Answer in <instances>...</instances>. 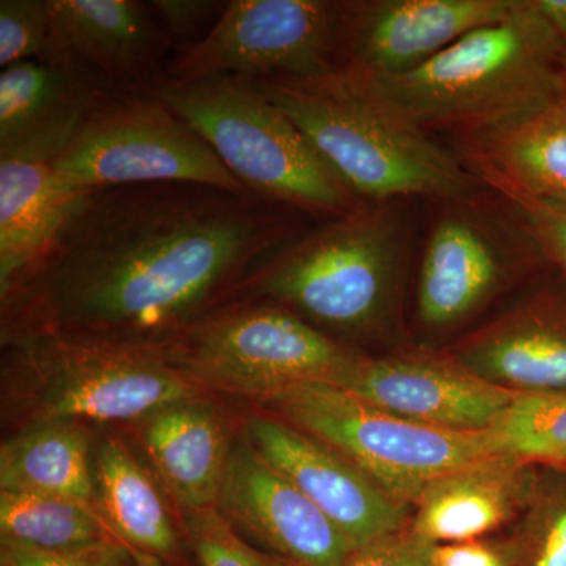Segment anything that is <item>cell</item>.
<instances>
[{
    "label": "cell",
    "mask_w": 566,
    "mask_h": 566,
    "mask_svg": "<svg viewBox=\"0 0 566 566\" xmlns=\"http://www.w3.org/2000/svg\"><path fill=\"white\" fill-rule=\"evenodd\" d=\"M303 211L251 192L153 182L88 192L2 296L3 344L59 337L159 349L308 232Z\"/></svg>",
    "instance_id": "cell-1"
},
{
    "label": "cell",
    "mask_w": 566,
    "mask_h": 566,
    "mask_svg": "<svg viewBox=\"0 0 566 566\" xmlns=\"http://www.w3.org/2000/svg\"><path fill=\"white\" fill-rule=\"evenodd\" d=\"M565 41L534 0H523L505 20L468 33L408 73L340 71L398 120L453 137L515 117L565 92Z\"/></svg>",
    "instance_id": "cell-2"
},
{
    "label": "cell",
    "mask_w": 566,
    "mask_h": 566,
    "mask_svg": "<svg viewBox=\"0 0 566 566\" xmlns=\"http://www.w3.org/2000/svg\"><path fill=\"white\" fill-rule=\"evenodd\" d=\"M365 203L442 202L485 188L455 151L382 109L340 70L252 80Z\"/></svg>",
    "instance_id": "cell-3"
},
{
    "label": "cell",
    "mask_w": 566,
    "mask_h": 566,
    "mask_svg": "<svg viewBox=\"0 0 566 566\" xmlns=\"http://www.w3.org/2000/svg\"><path fill=\"white\" fill-rule=\"evenodd\" d=\"M403 200L368 203L290 241L238 289L271 301L312 326L349 335L378 329L411 244Z\"/></svg>",
    "instance_id": "cell-4"
},
{
    "label": "cell",
    "mask_w": 566,
    "mask_h": 566,
    "mask_svg": "<svg viewBox=\"0 0 566 566\" xmlns=\"http://www.w3.org/2000/svg\"><path fill=\"white\" fill-rule=\"evenodd\" d=\"M145 95L196 129L253 196L312 218H344L365 203L251 77L164 80Z\"/></svg>",
    "instance_id": "cell-5"
},
{
    "label": "cell",
    "mask_w": 566,
    "mask_h": 566,
    "mask_svg": "<svg viewBox=\"0 0 566 566\" xmlns=\"http://www.w3.org/2000/svg\"><path fill=\"white\" fill-rule=\"evenodd\" d=\"M196 387L264 400L303 382H338L360 356L289 308L240 297L159 349Z\"/></svg>",
    "instance_id": "cell-6"
},
{
    "label": "cell",
    "mask_w": 566,
    "mask_h": 566,
    "mask_svg": "<svg viewBox=\"0 0 566 566\" xmlns=\"http://www.w3.org/2000/svg\"><path fill=\"white\" fill-rule=\"evenodd\" d=\"M9 348L7 374L21 387L25 427L50 420L125 422L192 400L199 387L156 349L29 337Z\"/></svg>",
    "instance_id": "cell-7"
},
{
    "label": "cell",
    "mask_w": 566,
    "mask_h": 566,
    "mask_svg": "<svg viewBox=\"0 0 566 566\" xmlns=\"http://www.w3.org/2000/svg\"><path fill=\"white\" fill-rule=\"evenodd\" d=\"M275 419L353 461L401 504L439 476L494 457L483 433L438 430L390 415L333 382H303L262 400Z\"/></svg>",
    "instance_id": "cell-8"
},
{
    "label": "cell",
    "mask_w": 566,
    "mask_h": 566,
    "mask_svg": "<svg viewBox=\"0 0 566 566\" xmlns=\"http://www.w3.org/2000/svg\"><path fill=\"white\" fill-rule=\"evenodd\" d=\"M52 167L59 181L77 192L153 182L249 192L196 129L144 93L104 99Z\"/></svg>",
    "instance_id": "cell-9"
},
{
    "label": "cell",
    "mask_w": 566,
    "mask_h": 566,
    "mask_svg": "<svg viewBox=\"0 0 566 566\" xmlns=\"http://www.w3.org/2000/svg\"><path fill=\"white\" fill-rule=\"evenodd\" d=\"M486 191L438 202L417 277V316L428 329L463 323L513 274L547 263L515 208Z\"/></svg>",
    "instance_id": "cell-10"
},
{
    "label": "cell",
    "mask_w": 566,
    "mask_h": 566,
    "mask_svg": "<svg viewBox=\"0 0 566 566\" xmlns=\"http://www.w3.org/2000/svg\"><path fill=\"white\" fill-rule=\"evenodd\" d=\"M337 70V0H229L203 43L174 52L166 80L318 77Z\"/></svg>",
    "instance_id": "cell-11"
},
{
    "label": "cell",
    "mask_w": 566,
    "mask_h": 566,
    "mask_svg": "<svg viewBox=\"0 0 566 566\" xmlns=\"http://www.w3.org/2000/svg\"><path fill=\"white\" fill-rule=\"evenodd\" d=\"M523 0H337L338 70L395 76L468 33L505 20Z\"/></svg>",
    "instance_id": "cell-12"
},
{
    "label": "cell",
    "mask_w": 566,
    "mask_h": 566,
    "mask_svg": "<svg viewBox=\"0 0 566 566\" xmlns=\"http://www.w3.org/2000/svg\"><path fill=\"white\" fill-rule=\"evenodd\" d=\"M335 386L390 415L458 433L491 430L520 395L458 360L428 356L359 357Z\"/></svg>",
    "instance_id": "cell-13"
},
{
    "label": "cell",
    "mask_w": 566,
    "mask_h": 566,
    "mask_svg": "<svg viewBox=\"0 0 566 566\" xmlns=\"http://www.w3.org/2000/svg\"><path fill=\"white\" fill-rule=\"evenodd\" d=\"M40 62L87 69L120 93H148L166 80L174 50L150 2L50 0Z\"/></svg>",
    "instance_id": "cell-14"
},
{
    "label": "cell",
    "mask_w": 566,
    "mask_h": 566,
    "mask_svg": "<svg viewBox=\"0 0 566 566\" xmlns=\"http://www.w3.org/2000/svg\"><path fill=\"white\" fill-rule=\"evenodd\" d=\"M245 428L256 452L333 521L353 549L403 531L408 505L333 447L275 417H252Z\"/></svg>",
    "instance_id": "cell-15"
},
{
    "label": "cell",
    "mask_w": 566,
    "mask_h": 566,
    "mask_svg": "<svg viewBox=\"0 0 566 566\" xmlns=\"http://www.w3.org/2000/svg\"><path fill=\"white\" fill-rule=\"evenodd\" d=\"M216 509L238 534L294 566H345L353 549L333 521L248 438L230 453Z\"/></svg>",
    "instance_id": "cell-16"
},
{
    "label": "cell",
    "mask_w": 566,
    "mask_h": 566,
    "mask_svg": "<svg viewBox=\"0 0 566 566\" xmlns=\"http://www.w3.org/2000/svg\"><path fill=\"white\" fill-rule=\"evenodd\" d=\"M114 87L99 74L40 61L0 73V159L54 161Z\"/></svg>",
    "instance_id": "cell-17"
},
{
    "label": "cell",
    "mask_w": 566,
    "mask_h": 566,
    "mask_svg": "<svg viewBox=\"0 0 566 566\" xmlns=\"http://www.w3.org/2000/svg\"><path fill=\"white\" fill-rule=\"evenodd\" d=\"M453 151L493 192L566 199V91L515 117L453 136Z\"/></svg>",
    "instance_id": "cell-18"
},
{
    "label": "cell",
    "mask_w": 566,
    "mask_h": 566,
    "mask_svg": "<svg viewBox=\"0 0 566 566\" xmlns=\"http://www.w3.org/2000/svg\"><path fill=\"white\" fill-rule=\"evenodd\" d=\"M455 360L515 392H566V297L539 294L472 335Z\"/></svg>",
    "instance_id": "cell-19"
},
{
    "label": "cell",
    "mask_w": 566,
    "mask_h": 566,
    "mask_svg": "<svg viewBox=\"0 0 566 566\" xmlns=\"http://www.w3.org/2000/svg\"><path fill=\"white\" fill-rule=\"evenodd\" d=\"M535 494L531 464L506 455L483 458L424 488L409 534L424 543L474 542L501 527Z\"/></svg>",
    "instance_id": "cell-20"
},
{
    "label": "cell",
    "mask_w": 566,
    "mask_h": 566,
    "mask_svg": "<svg viewBox=\"0 0 566 566\" xmlns=\"http://www.w3.org/2000/svg\"><path fill=\"white\" fill-rule=\"evenodd\" d=\"M140 434L159 479L185 513L216 509L233 449L216 412L196 398L178 401L144 419Z\"/></svg>",
    "instance_id": "cell-21"
},
{
    "label": "cell",
    "mask_w": 566,
    "mask_h": 566,
    "mask_svg": "<svg viewBox=\"0 0 566 566\" xmlns=\"http://www.w3.org/2000/svg\"><path fill=\"white\" fill-rule=\"evenodd\" d=\"M87 193L62 185L52 161L0 159V293L50 245Z\"/></svg>",
    "instance_id": "cell-22"
},
{
    "label": "cell",
    "mask_w": 566,
    "mask_h": 566,
    "mask_svg": "<svg viewBox=\"0 0 566 566\" xmlns=\"http://www.w3.org/2000/svg\"><path fill=\"white\" fill-rule=\"evenodd\" d=\"M92 434L84 422L29 424L0 449V491L61 495L98 505Z\"/></svg>",
    "instance_id": "cell-23"
},
{
    "label": "cell",
    "mask_w": 566,
    "mask_h": 566,
    "mask_svg": "<svg viewBox=\"0 0 566 566\" xmlns=\"http://www.w3.org/2000/svg\"><path fill=\"white\" fill-rule=\"evenodd\" d=\"M96 501L133 553L159 564L174 560L178 538L158 488L120 439L106 438L93 458Z\"/></svg>",
    "instance_id": "cell-24"
},
{
    "label": "cell",
    "mask_w": 566,
    "mask_h": 566,
    "mask_svg": "<svg viewBox=\"0 0 566 566\" xmlns=\"http://www.w3.org/2000/svg\"><path fill=\"white\" fill-rule=\"evenodd\" d=\"M0 532L2 539L50 553L123 543L99 506L61 495L14 491H0Z\"/></svg>",
    "instance_id": "cell-25"
},
{
    "label": "cell",
    "mask_w": 566,
    "mask_h": 566,
    "mask_svg": "<svg viewBox=\"0 0 566 566\" xmlns=\"http://www.w3.org/2000/svg\"><path fill=\"white\" fill-rule=\"evenodd\" d=\"M495 455L545 463L566 472V392L517 395L486 431Z\"/></svg>",
    "instance_id": "cell-26"
},
{
    "label": "cell",
    "mask_w": 566,
    "mask_h": 566,
    "mask_svg": "<svg viewBox=\"0 0 566 566\" xmlns=\"http://www.w3.org/2000/svg\"><path fill=\"white\" fill-rule=\"evenodd\" d=\"M186 528L200 566H294L249 545L218 509L186 513Z\"/></svg>",
    "instance_id": "cell-27"
},
{
    "label": "cell",
    "mask_w": 566,
    "mask_h": 566,
    "mask_svg": "<svg viewBox=\"0 0 566 566\" xmlns=\"http://www.w3.org/2000/svg\"><path fill=\"white\" fill-rule=\"evenodd\" d=\"M50 29V0H0V69L40 61Z\"/></svg>",
    "instance_id": "cell-28"
},
{
    "label": "cell",
    "mask_w": 566,
    "mask_h": 566,
    "mask_svg": "<svg viewBox=\"0 0 566 566\" xmlns=\"http://www.w3.org/2000/svg\"><path fill=\"white\" fill-rule=\"evenodd\" d=\"M0 566H159L118 542L102 543L69 553H50L2 539Z\"/></svg>",
    "instance_id": "cell-29"
},
{
    "label": "cell",
    "mask_w": 566,
    "mask_h": 566,
    "mask_svg": "<svg viewBox=\"0 0 566 566\" xmlns=\"http://www.w3.org/2000/svg\"><path fill=\"white\" fill-rule=\"evenodd\" d=\"M174 52L203 43L222 20L229 0H150Z\"/></svg>",
    "instance_id": "cell-30"
},
{
    "label": "cell",
    "mask_w": 566,
    "mask_h": 566,
    "mask_svg": "<svg viewBox=\"0 0 566 566\" xmlns=\"http://www.w3.org/2000/svg\"><path fill=\"white\" fill-rule=\"evenodd\" d=\"M499 196L515 208L547 263L558 268L566 277V199L515 192Z\"/></svg>",
    "instance_id": "cell-31"
},
{
    "label": "cell",
    "mask_w": 566,
    "mask_h": 566,
    "mask_svg": "<svg viewBox=\"0 0 566 566\" xmlns=\"http://www.w3.org/2000/svg\"><path fill=\"white\" fill-rule=\"evenodd\" d=\"M528 566H566V479L547 491L536 506Z\"/></svg>",
    "instance_id": "cell-32"
},
{
    "label": "cell",
    "mask_w": 566,
    "mask_h": 566,
    "mask_svg": "<svg viewBox=\"0 0 566 566\" xmlns=\"http://www.w3.org/2000/svg\"><path fill=\"white\" fill-rule=\"evenodd\" d=\"M345 566H428L422 542L415 535L397 534L382 536L359 547H354Z\"/></svg>",
    "instance_id": "cell-33"
},
{
    "label": "cell",
    "mask_w": 566,
    "mask_h": 566,
    "mask_svg": "<svg viewBox=\"0 0 566 566\" xmlns=\"http://www.w3.org/2000/svg\"><path fill=\"white\" fill-rule=\"evenodd\" d=\"M428 566H509L493 547L476 542L424 543Z\"/></svg>",
    "instance_id": "cell-34"
},
{
    "label": "cell",
    "mask_w": 566,
    "mask_h": 566,
    "mask_svg": "<svg viewBox=\"0 0 566 566\" xmlns=\"http://www.w3.org/2000/svg\"><path fill=\"white\" fill-rule=\"evenodd\" d=\"M534 6L566 44V0H534Z\"/></svg>",
    "instance_id": "cell-35"
},
{
    "label": "cell",
    "mask_w": 566,
    "mask_h": 566,
    "mask_svg": "<svg viewBox=\"0 0 566 566\" xmlns=\"http://www.w3.org/2000/svg\"><path fill=\"white\" fill-rule=\"evenodd\" d=\"M565 88H566V62H565Z\"/></svg>",
    "instance_id": "cell-36"
}]
</instances>
